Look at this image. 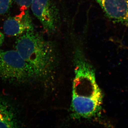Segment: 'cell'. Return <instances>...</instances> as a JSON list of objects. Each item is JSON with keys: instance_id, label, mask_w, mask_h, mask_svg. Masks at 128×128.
<instances>
[{"instance_id": "30bf717a", "label": "cell", "mask_w": 128, "mask_h": 128, "mask_svg": "<svg viewBox=\"0 0 128 128\" xmlns=\"http://www.w3.org/2000/svg\"><path fill=\"white\" fill-rule=\"evenodd\" d=\"M4 39V34L0 31V47L2 45Z\"/></svg>"}, {"instance_id": "8992f818", "label": "cell", "mask_w": 128, "mask_h": 128, "mask_svg": "<svg viewBox=\"0 0 128 128\" xmlns=\"http://www.w3.org/2000/svg\"><path fill=\"white\" fill-rule=\"evenodd\" d=\"M3 28L4 32L10 36H20L25 32L34 30L32 18L27 10L6 20Z\"/></svg>"}, {"instance_id": "9c48e42d", "label": "cell", "mask_w": 128, "mask_h": 128, "mask_svg": "<svg viewBox=\"0 0 128 128\" xmlns=\"http://www.w3.org/2000/svg\"><path fill=\"white\" fill-rule=\"evenodd\" d=\"M33 0H15L16 3L21 7V10H27L32 5Z\"/></svg>"}, {"instance_id": "277c9868", "label": "cell", "mask_w": 128, "mask_h": 128, "mask_svg": "<svg viewBox=\"0 0 128 128\" xmlns=\"http://www.w3.org/2000/svg\"><path fill=\"white\" fill-rule=\"evenodd\" d=\"M31 8L46 33L54 34L60 26L58 10L52 0H33Z\"/></svg>"}, {"instance_id": "6da1fadb", "label": "cell", "mask_w": 128, "mask_h": 128, "mask_svg": "<svg viewBox=\"0 0 128 128\" xmlns=\"http://www.w3.org/2000/svg\"><path fill=\"white\" fill-rule=\"evenodd\" d=\"M73 54L74 77L72 85V111L76 118H90L100 108L102 93L96 81L94 68L82 47L76 46Z\"/></svg>"}, {"instance_id": "7a4b0ae2", "label": "cell", "mask_w": 128, "mask_h": 128, "mask_svg": "<svg viewBox=\"0 0 128 128\" xmlns=\"http://www.w3.org/2000/svg\"><path fill=\"white\" fill-rule=\"evenodd\" d=\"M16 48L33 69L37 79H46L54 71L57 58L55 45L34 30L20 35Z\"/></svg>"}, {"instance_id": "3957f363", "label": "cell", "mask_w": 128, "mask_h": 128, "mask_svg": "<svg viewBox=\"0 0 128 128\" xmlns=\"http://www.w3.org/2000/svg\"><path fill=\"white\" fill-rule=\"evenodd\" d=\"M0 78L15 82L37 79L31 66L16 50L0 52Z\"/></svg>"}, {"instance_id": "52a82bcc", "label": "cell", "mask_w": 128, "mask_h": 128, "mask_svg": "<svg viewBox=\"0 0 128 128\" xmlns=\"http://www.w3.org/2000/svg\"><path fill=\"white\" fill-rule=\"evenodd\" d=\"M15 109L7 101L0 98V128H15L18 124Z\"/></svg>"}, {"instance_id": "ba28073f", "label": "cell", "mask_w": 128, "mask_h": 128, "mask_svg": "<svg viewBox=\"0 0 128 128\" xmlns=\"http://www.w3.org/2000/svg\"><path fill=\"white\" fill-rule=\"evenodd\" d=\"M12 0H0V16L6 14L12 6Z\"/></svg>"}, {"instance_id": "5b68a950", "label": "cell", "mask_w": 128, "mask_h": 128, "mask_svg": "<svg viewBox=\"0 0 128 128\" xmlns=\"http://www.w3.org/2000/svg\"><path fill=\"white\" fill-rule=\"evenodd\" d=\"M114 23L128 26V0H95Z\"/></svg>"}]
</instances>
